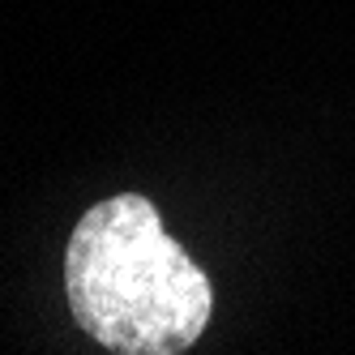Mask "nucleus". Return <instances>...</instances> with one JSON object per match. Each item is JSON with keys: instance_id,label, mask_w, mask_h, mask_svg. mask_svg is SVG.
Wrapping results in <instances>:
<instances>
[{"instance_id": "obj_1", "label": "nucleus", "mask_w": 355, "mask_h": 355, "mask_svg": "<svg viewBox=\"0 0 355 355\" xmlns=\"http://www.w3.org/2000/svg\"><path fill=\"white\" fill-rule=\"evenodd\" d=\"M64 291L78 325L116 355H175L201 338L214 313L210 278L141 193L82 214L64 248Z\"/></svg>"}]
</instances>
